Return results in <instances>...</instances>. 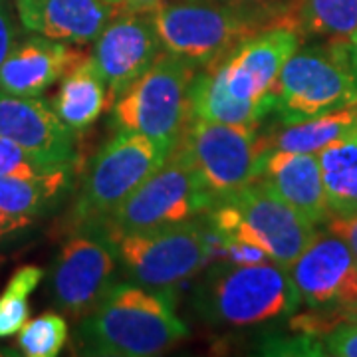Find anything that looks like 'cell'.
<instances>
[{
	"instance_id": "1",
	"label": "cell",
	"mask_w": 357,
	"mask_h": 357,
	"mask_svg": "<svg viewBox=\"0 0 357 357\" xmlns=\"http://www.w3.org/2000/svg\"><path fill=\"white\" fill-rule=\"evenodd\" d=\"M187 332L171 288L115 282L79 330L88 354L109 357L159 356Z\"/></svg>"
},
{
	"instance_id": "2",
	"label": "cell",
	"mask_w": 357,
	"mask_h": 357,
	"mask_svg": "<svg viewBox=\"0 0 357 357\" xmlns=\"http://www.w3.org/2000/svg\"><path fill=\"white\" fill-rule=\"evenodd\" d=\"M151 18L167 52L206 68L258 30L290 22V13L229 0H165Z\"/></svg>"
},
{
	"instance_id": "3",
	"label": "cell",
	"mask_w": 357,
	"mask_h": 357,
	"mask_svg": "<svg viewBox=\"0 0 357 357\" xmlns=\"http://www.w3.org/2000/svg\"><path fill=\"white\" fill-rule=\"evenodd\" d=\"M217 243H250L260 246L278 266L290 270L316 238L314 222L288 204L264 178L220 199L206 213Z\"/></svg>"
},
{
	"instance_id": "4",
	"label": "cell",
	"mask_w": 357,
	"mask_h": 357,
	"mask_svg": "<svg viewBox=\"0 0 357 357\" xmlns=\"http://www.w3.org/2000/svg\"><path fill=\"white\" fill-rule=\"evenodd\" d=\"M195 304L211 324L244 328L292 314L300 304V294L290 270L272 260L258 264L225 260L206 272Z\"/></svg>"
},
{
	"instance_id": "5",
	"label": "cell",
	"mask_w": 357,
	"mask_h": 357,
	"mask_svg": "<svg viewBox=\"0 0 357 357\" xmlns=\"http://www.w3.org/2000/svg\"><path fill=\"white\" fill-rule=\"evenodd\" d=\"M197 66L171 52H161L112 105L117 131H137L171 153L189 121V88Z\"/></svg>"
},
{
	"instance_id": "6",
	"label": "cell",
	"mask_w": 357,
	"mask_h": 357,
	"mask_svg": "<svg viewBox=\"0 0 357 357\" xmlns=\"http://www.w3.org/2000/svg\"><path fill=\"white\" fill-rule=\"evenodd\" d=\"M215 204L203 177L195 169L189 155L177 145L165 163L145 178L109 217L84 225L98 229L109 241L131 230L175 225L204 215Z\"/></svg>"
},
{
	"instance_id": "7",
	"label": "cell",
	"mask_w": 357,
	"mask_h": 357,
	"mask_svg": "<svg viewBox=\"0 0 357 357\" xmlns=\"http://www.w3.org/2000/svg\"><path fill=\"white\" fill-rule=\"evenodd\" d=\"M357 103V77L349 42L326 40L298 48L278 77L274 112L282 123H298Z\"/></svg>"
},
{
	"instance_id": "8",
	"label": "cell",
	"mask_w": 357,
	"mask_h": 357,
	"mask_svg": "<svg viewBox=\"0 0 357 357\" xmlns=\"http://www.w3.org/2000/svg\"><path fill=\"white\" fill-rule=\"evenodd\" d=\"M117 258L135 284L147 288H175L189 280L217 250V234L206 218L131 230L115 236Z\"/></svg>"
},
{
	"instance_id": "9",
	"label": "cell",
	"mask_w": 357,
	"mask_h": 357,
	"mask_svg": "<svg viewBox=\"0 0 357 357\" xmlns=\"http://www.w3.org/2000/svg\"><path fill=\"white\" fill-rule=\"evenodd\" d=\"M256 129L189 117L177 145L189 155L215 203L260 178L268 149Z\"/></svg>"
},
{
	"instance_id": "10",
	"label": "cell",
	"mask_w": 357,
	"mask_h": 357,
	"mask_svg": "<svg viewBox=\"0 0 357 357\" xmlns=\"http://www.w3.org/2000/svg\"><path fill=\"white\" fill-rule=\"evenodd\" d=\"M169 151L137 131H117L96 155L76 203L82 225L109 217L131 192L165 163Z\"/></svg>"
},
{
	"instance_id": "11",
	"label": "cell",
	"mask_w": 357,
	"mask_h": 357,
	"mask_svg": "<svg viewBox=\"0 0 357 357\" xmlns=\"http://www.w3.org/2000/svg\"><path fill=\"white\" fill-rule=\"evenodd\" d=\"M115 244L98 229L84 227L72 234L50 270L54 304L70 318H86L114 286Z\"/></svg>"
},
{
	"instance_id": "12",
	"label": "cell",
	"mask_w": 357,
	"mask_h": 357,
	"mask_svg": "<svg viewBox=\"0 0 357 357\" xmlns=\"http://www.w3.org/2000/svg\"><path fill=\"white\" fill-rule=\"evenodd\" d=\"M302 36L290 22L262 28L211 64L225 88L241 102L256 103L268 114L274 112L278 77L284 64L300 48Z\"/></svg>"
},
{
	"instance_id": "13",
	"label": "cell",
	"mask_w": 357,
	"mask_h": 357,
	"mask_svg": "<svg viewBox=\"0 0 357 357\" xmlns=\"http://www.w3.org/2000/svg\"><path fill=\"white\" fill-rule=\"evenodd\" d=\"M300 302L312 310L344 312L347 321L357 312V260L335 234L316 238L290 268Z\"/></svg>"
},
{
	"instance_id": "14",
	"label": "cell",
	"mask_w": 357,
	"mask_h": 357,
	"mask_svg": "<svg viewBox=\"0 0 357 357\" xmlns=\"http://www.w3.org/2000/svg\"><path fill=\"white\" fill-rule=\"evenodd\" d=\"M93 42L91 60L105 82L107 109L147 72L163 48L151 14L126 10H117Z\"/></svg>"
},
{
	"instance_id": "15",
	"label": "cell",
	"mask_w": 357,
	"mask_h": 357,
	"mask_svg": "<svg viewBox=\"0 0 357 357\" xmlns=\"http://www.w3.org/2000/svg\"><path fill=\"white\" fill-rule=\"evenodd\" d=\"M0 135L50 165H74V131L40 98L0 89Z\"/></svg>"
},
{
	"instance_id": "16",
	"label": "cell",
	"mask_w": 357,
	"mask_h": 357,
	"mask_svg": "<svg viewBox=\"0 0 357 357\" xmlns=\"http://www.w3.org/2000/svg\"><path fill=\"white\" fill-rule=\"evenodd\" d=\"M86 58H89L88 52L62 40L40 34L26 38L14 44L0 66V89L14 96L38 98Z\"/></svg>"
},
{
	"instance_id": "17",
	"label": "cell",
	"mask_w": 357,
	"mask_h": 357,
	"mask_svg": "<svg viewBox=\"0 0 357 357\" xmlns=\"http://www.w3.org/2000/svg\"><path fill=\"white\" fill-rule=\"evenodd\" d=\"M14 6L28 32L72 44L93 42L117 13L103 0H14Z\"/></svg>"
},
{
	"instance_id": "18",
	"label": "cell",
	"mask_w": 357,
	"mask_h": 357,
	"mask_svg": "<svg viewBox=\"0 0 357 357\" xmlns=\"http://www.w3.org/2000/svg\"><path fill=\"white\" fill-rule=\"evenodd\" d=\"M260 178L268 181L272 189L310 222L319 225L332 217L318 155L270 149L262 161Z\"/></svg>"
},
{
	"instance_id": "19",
	"label": "cell",
	"mask_w": 357,
	"mask_h": 357,
	"mask_svg": "<svg viewBox=\"0 0 357 357\" xmlns=\"http://www.w3.org/2000/svg\"><path fill=\"white\" fill-rule=\"evenodd\" d=\"M54 112L74 133L91 128L107 109V89L91 54L64 77L54 98Z\"/></svg>"
},
{
	"instance_id": "20",
	"label": "cell",
	"mask_w": 357,
	"mask_h": 357,
	"mask_svg": "<svg viewBox=\"0 0 357 357\" xmlns=\"http://www.w3.org/2000/svg\"><path fill=\"white\" fill-rule=\"evenodd\" d=\"M357 128V103L332 114L318 115L298 123H282L262 135L266 149H280L294 153H318L333 141L342 139Z\"/></svg>"
},
{
	"instance_id": "21",
	"label": "cell",
	"mask_w": 357,
	"mask_h": 357,
	"mask_svg": "<svg viewBox=\"0 0 357 357\" xmlns=\"http://www.w3.org/2000/svg\"><path fill=\"white\" fill-rule=\"evenodd\" d=\"M266 115L268 112L264 107L232 98L213 66H206L204 72L195 74L192 77L189 88V117L258 128V123Z\"/></svg>"
},
{
	"instance_id": "22",
	"label": "cell",
	"mask_w": 357,
	"mask_h": 357,
	"mask_svg": "<svg viewBox=\"0 0 357 357\" xmlns=\"http://www.w3.org/2000/svg\"><path fill=\"white\" fill-rule=\"evenodd\" d=\"M330 215H357V128L318 151Z\"/></svg>"
},
{
	"instance_id": "23",
	"label": "cell",
	"mask_w": 357,
	"mask_h": 357,
	"mask_svg": "<svg viewBox=\"0 0 357 357\" xmlns=\"http://www.w3.org/2000/svg\"><path fill=\"white\" fill-rule=\"evenodd\" d=\"M290 18L302 38L351 42L357 32V0H292Z\"/></svg>"
},
{
	"instance_id": "24",
	"label": "cell",
	"mask_w": 357,
	"mask_h": 357,
	"mask_svg": "<svg viewBox=\"0 0 357 357\" xmlns=\"http://www.w3.org/2000/svg\"><path fill=\"white\" fill-rule=\"evenodd\" d=\"M72 183V167H64L48 177H0V206L14 215L38 218L58 203Z\"/></svg>"
},
{
	"instance_id": "25",
	"label": "cell",
	"mask_w": 357,
	"mask_h": 357,
	"mask_svg": "<svg viewBox=\"0 0 357 357\" xmlns=\"http://www.w3.org/2000/svg\"><path fill=\"white\" fill-rule=\"evenodd\" d=\"M44 270L36 264L20 266L0 294V340L13 337L30 319L28 298L40 286Z\"/></svg>"
},
{
	"instance_id": "26",
	"label": "cell",
	"mask_w": 357,
	"mask_h": 357,
	"mask_svg": "<svg viewBox=\"0 0 357 357\" xmlns=\"http://www.w3.org/2000/svg\"><path fill=\"white\" fill-rule=\"evenodd\" d=\"M18 347L28 357H54L64 349L70 328L64 316L46 312L38 318L28 319L24 328L16 333Z\"/></svg>"
},
{
	"instance_id": "27",
	"label": "cell",
	"mask_w": 357,
	"mask_h": 357,
	"mask_svg": "<svg viewBox=\"0 0 357 357\" xmlns=\"http://www.w3.org/2000/svg\"><path fill=\"white\" fill-rule=\"evenodd\" d=\"M72 165H50L24 151L14 141L0 135V177L42 178Z\"/></svg>"
},
{
	"instance_id": "28",
	"label": "cell",
	"mask_w": 357,
	"mask_h": 357,
	"mask_svg": "<svg viewBox=\"0 0 357 357\" xmlns=\"http://www.w3.org/2000/svg\"><path fill=\"white\" fill-rule=\"evenodd\" d=\"M324 349L328 356L357 357V321L337 324L332 328L324 342Z\"/></svg>"
},
{
	"instance_id": "29",
	"label": "cell",
	"mask_w": 357,
	"mask_h": 357,
	"mask_svg": "<svg viewBox=\"0 0 357 357\" xmlns=\"http://www.w3.org/2000/svg\"><path fill=\"white\" fill-rule=\"evenodd\" d=\"M36 218L28 215H14L0 206V246L22 241L30 230L34 229Z\"/></svg>"
},
{
	"instance_id": "30",
	"label": "cell",
	"mask_w": 357,
	"mask_h": 357,
	"mask_svg": "<svg viewBox=\"0 0 357 357\" xmlns=\"http://www.w3.org/2000/svg\"><path fill=\"white\" fill-rule=\"evenodd\" d=\"M326 225H328V232L342 238L357 260V215H345V217L332 215L326 220Z\"/></svg>"
},
{
	"instance_id": "31",
	"label": "cell",
	"mask_w": 357,
	"mask_h": 357,
	"mask_svg": "<svg viewBox=\"0 0 357 357\" xmlns=\"http://www.w3.org/2000/svg\"><path fill=\"white\" fill-rule=\"evenodd\" d=\"M16 44V22H14L10 0H0V66Z\"/></svg>"
},
{
	"instance_id": "32",
	"label": "cell",
	"mask_w": 357,
	"mask_h": 357,
	"mask_svg": "<svg viewBox=\"0 0 357 357\" xmlns=\"http://www.w3.org/2000/svg\"><path fill=\"white\" fill-rule=\"evenodd\" d=\"M165 0H123L121 6L117 10H126V13L137 14H151L155 13Z\"/></svg>"
},
{
	"instance_id": "33",
	"label": "cell",
	"mask_w": 357,
	"mask_h": 357,
	"mask_svg": "<svg viewBox=\"0 0 357 357\" xmlns=\"http://www.w3.org/2000/svg\"><path fill=\"white\" fill-rule=\"evenodd\" d=\"M232 4H243V6H270V8H282V10H292V0H229Z\"/></svg>"
},
{
	"instance_id": "34",
	"label": "cell",
	"mask_w": 357,
	"mask_h": 357,
	"mask_svg": "<svg viewBox=\"0 0 357 357\" xmlns=\"http://www.w3.org/2000/svg\"><path fill=\"white\" fill-rule=\"evenodd\" d=\"M349 62H351V70H354V74L357 77V32L349 42Z\"/></svg>"
},
{
	"instance_id": "35",
	"label": "cell",
	"mask_w": 357,
	"mask_h": 357,
	"mask_svg": "<svg viewBox=\"0 0 357 357\" xmlns=\"http://www.w3.org/2000/svg\"><path fill=\"white\" fill-rule=\"evenodd\" d=\"M103 2H107V4H112V6H115V8H119L123 0H103Z\"/></svg>"
},
{
	"instance_id": "36",
	"label": "cell",
	"mask_w": 357,
	"mask_h": 357,
	"mask_svg": "<svg viewBox=\"0 0 357 357\" xmlns=\"http://www.w3.org/2000/svg\"><path fill=\"white\" fill-rule=\"evenodd\" d=\"M0 356H13L10 351H0Z\"/></svg>"
},
{
	"instance_id": "37",
	"label": "cell",
	"mask_w": 357,
	"mask_h": 357,
	"mask_svg": "<svg viewBox=\"0 0 357 357\" xmlns=\"http://www.w3.org/2000/svg\"><path fill=\"white\" fill-rule=\"evenodd\" d=\"M351 321H357V312L354 314V316H351Z\"/></svg>"
}]
</instances>
